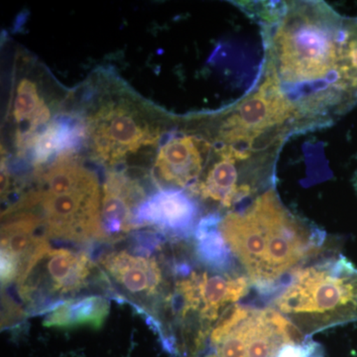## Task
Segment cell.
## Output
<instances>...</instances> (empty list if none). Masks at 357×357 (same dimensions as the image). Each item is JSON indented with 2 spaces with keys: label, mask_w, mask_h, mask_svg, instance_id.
<instances>
[{
  "label": "cell",
  "mask_w": 357,
  "mask_h": 357,
  "mask_svg": "<svg viewBox=\"0 0 357 357\" xmlns=\"http://www.w3.org/2000/svg\"><path fill=\"white\" fill-rule=\"evenodd\" d=\"M203 140L192 136H176L167 141L156 159L159 177L174 187L190 188L194 191L204 168Z\"/></svg>",
  "instance_id": "cell-10"
},
{
  "label": "cell",
  "mask_w": 357,
  "mask_h": 357,
  "mask_svg": "<svg viewBox=\"0 0 357 357\" xmlns=\"http://www.w3.org/2000/svg\"><path fill=\"white\" fill-rule=\"evenodd\" d=\"M13 116L18 123L28 122L27 137L48 121L50 112L40 98L36 84L30 79H22L16 91L13 105Z\"/></svg>",
  "instance_id": "cell-16"
},
{
  "label": "cell",
  "mask_w": 357,
  "mask_h": 357,
  "mask_svg": "<svg viewBox=\"0 0 357 357\" xmlns=\"http://www.w3.org/2000/svg\"><path fill=\"white\" fill-rule=\"evenodd\" d=\"M276 311L312 337L357 321V268L344 256L296 270L274 300Z\"/></svg>",
  "instance_id": "cell-3"
},
{
  "label": "cell",
  "mask_w": 357,
  "mask_h": 357,
  "mask_svg": "<svg viewBox=\"0 0 357 357\" xmlns=\"http://www.w3.org/2000/svg\"><path fill=\"white\" fill-rule=\"evenodd\" d=\"M84 132L83 123L76 119L60 117L55 119L32 141L35 163H46L53 157L73 151L83 139Z\"/></svg>",
  "instance_id": "cell-14"
},
{
  "label": "cell",
  "mask_w": 357,
  "mask_h": 357,
  "mask_svg": "<svg viewBox=\"0 0 357 357\" xmlns=\"http://www.w3.org/2000/svg\"><path fill=\"white\" fill-rule=\"evenodd\" d=\"M89 132L93 153L105 163H115L158 137L157 131L141 123L130 110L114 103L91 117Z\"/></svg>",
  "instance_id": "cell-7"
},
{
  "label": "cell",
  "mask_w": 357,
  "mask_h": 357,
  "mask_svg": "<svg viewBox=\"0 0 357 357\" xmlns=\"http://www.w3.org/2000/svg\"><path fill=\"white\" fill-rule=\"evenodd\" d=\"M276 357H324L323 347L310 337L289 342Z\"/></svg>",
  "instance_id": "cell-17"
},
{
  "label": "cell",
  "mask_w": 357,
  "mask_h": 357,
  "mask_svg": "<svg viewBox=\"0 0 357 357\" xmlns=\"http://www.w3.org/2000/svg\"><path fill=\"white\" fill-rule=\"evenodd\" d=\"M261 22L263 75L302 115L307 128L351 109L338 81L344 16L324 1L243 2Z\"/></svg>",
  "instance_id": "cell-1"
},
{
  "label": "cell",
  "mask_w": 357,
  "mask_h": 357,
  "mask_svg": "<svg viewBox=\"0 0 357 357\" xmlns=\"http://www.w3.org/2000/svg\"><path fill=\"white\" fill-rule=\"evenodd\" d=\"M109 309V301L100 295L70 299L48 312L43 325L60 328L86 326L98 330L107 321Z\"/></svg>",
  "instance_id": "cell-12"
},
{
  "label": "cell",
  "mask_w": 357,
  "mask_h": 357,
  "mask_svg": "<svg viewBox=\"0 0 357 357\" xmlns=\"http://www.w3.org/2000/svg\"><path fill=\"white\" fill-rule=\"evenodd\" d=\"M220 231L250 284L266 293L281 288L325 241L323 231L286 208L273 188L243 211L220 218Z\"/></svg>",
  "instance_id": "cell-2"
},
{
  "label": "cell",
  "mask_w": 357,
  "mask_h": 357,
  "mask_svg": "<svg viewBox=\"0 0 357 357\" xmlns=\"http://www.w3.org/2000/svg\"><path fill=\"white\" fill-rule=\"evenodd\" d=\"M21 202L41 208L47 237L79 243L105 239L100 184L76 160L59 157L44 174L41 189Z\"/></svg>",
  "instance_id": "cell-4"
},
{
  "label": "cell",
  "mask_w": 357,
  "mask_h": 357,
  "mask_svg": "<svg viewBox=\"0 0 357 357\" xmlns=\"http://www.w3.org/2000/svg\"><path fill=\"white\" fill-rule=\"evenodd\" d=\"M107 280L123 293L117 299L137 301L132 306L154 302L164 293L163 272L155 258L128 251H114L100 260Z\"/></svg>",
  "instance_id": "cell-8"
},
{
  "label": "cell",
  "mask_w": 357,
  "mask_h": 357,
  "mask_svg": "<svg viewBox=\"0 0 357 357\" xmlns=\"http://www.w3.org/2000/svg\"><path fill=\"white\" fill-rule=\"evenodd\" d=\"M141 189L121 174H110L103 188L100 218L105 239L115 241L134 229V217L142 203Z\"/></svg>",
  "instance_id": "cell-11"
},
{
  "label": "cell",
  "mask_w": 357,
  "mask_h": 357,
  "mask_svg": "<svg viewBox=\"0 0 357 357\" xmlns=\"http://www.w3.org/2000/svg\"><path fill=\"white\" fill-rule=\"evenodd\" d=\"M199 208L191 197L176 189L160 190L143 201L134 217L135 227H155L173 238L195 234Z\"/></svg>",
  "instance_id": "cell-9"
},
{
  "label": "cell",
  "mask_w": 357,
  "mask_h": 357,
  "mask_svg": "<svg viewBox=\"0 0 357 357\" xmlns=\"http://www.w3.org/2000/svg\"><path fill=\"white\" fill-rule=\"evenodd\" d=\"M93 269L86 252L48 243L18 279V293L31 314H48L88 287Z\"/></svg>",
  "instance_id": "cell-6"
},
{
  "label": "cell",
  "mask_w": 357,
  "mask_h": 357,
  "mask_svg": "<svg viewBox=\"0 0 357 357\" xmlns=\"http://www.w3.org/2000/svg\"><path fill=\"white\" fill-rule=\"evenodd\" d=\"M337 73L340 89L352 109L357 105V17H344Z\"/></svg>",
  "instance_id": "cell-15"
},
{
  "label": "cell",
  "mask_w": 357,
  "mask_h": 357,
  "mask_svg": "<svg viewBox=\"0 0 357 357\" xmlns=\"http://www.w3.org/2000/svg\"><path fill=\"white\" fill-rule=\"evenodd\" d=\"M220 215L211 213L199 220L195 230L196 255L204 266L218 273H236V261L220 231Z\"/></svg>",
  "instance_id": "cell-13"
},
{
  "label": "cell",
  "mask_w": 357,
  "mask_h": 357,
  "mask_svg": "<svg viewBox=\"0 0 357 357\" xmlns=\"http://www.w3.org/2000/svg\"><path fill=\"white\" fill-rule=\"evenodd\" d=\"M304 338L274 307L237 304L213 326L203 357H276L289 342Z\"/></svg>",
  "instance_id": "cell-5"
}]
</instances>
